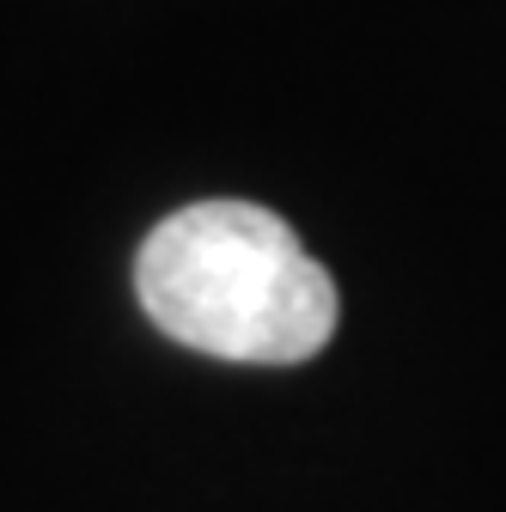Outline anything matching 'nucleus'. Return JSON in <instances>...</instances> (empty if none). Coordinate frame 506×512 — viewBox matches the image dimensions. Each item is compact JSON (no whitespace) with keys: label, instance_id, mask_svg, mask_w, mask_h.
Listing matches in <instances>:
<instances>
[{"label":"nucleus","instance_id":"f257e3e1","mask_svg":"<svg viewBox=\"0 0 506 512\" xmlns=\"http://www.w3.org/2000/svg\"><path fill=\"white\" fill-rule=\"evenodd\" d=\"M135 293L153 330L238 366H299L336 336L330 269L257 202H196L159 220L135 256Z\"/></svg>","mask_w":506,"mask_h":512}]
</instances>
